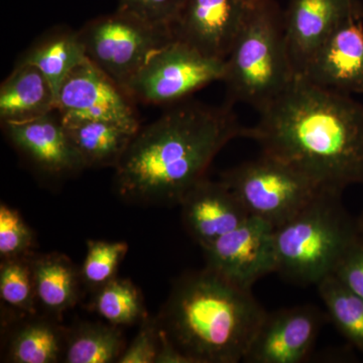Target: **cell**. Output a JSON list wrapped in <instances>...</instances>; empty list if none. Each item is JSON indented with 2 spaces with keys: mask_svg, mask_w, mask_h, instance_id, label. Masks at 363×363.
Instances as JSON below:
<instances>
[{
  "mask_svg": "<svg viewBox=\"0 0 363 363\" xmlns=\"http://www.w3.org/2000/svg\"><path fill=\"white\" fill-rule=\"evenodd\" d=\"M245 138L304 173L322 188L343 193L363 184V104L351 95L297 75L260 109Z\"/></svg>",
  "mask_w": 363,
  "mask_h": 363,
  "instance_id": "1",
  "label": "cell"
},
{
  "mask_svg": "<svg viewBox=\"0 0 363 363\" xmlns=\"http://www.w3.org/2000/svg\"><path fill=\"white\" fill-rule=\"evenodd\" d=\"M245 133L230 104L179 102L136 133L116 167L117 195L135 204L180 205L217 154Z\"/></svg>",
  "mask_w": 363,
  "mask_h": 363,
  "instance_id": "2",
  "label": "cell"
},
{
  "mask_svg": "<svg viewBox=\"0 0 363 363\" xmlns=\"http://www.w3.org/2000/svg\"><path fill=\"white\" fill-rule=\"evenodd\" d=\"M266 315L252 289L206 267L177 279L157 321L191 363H238Z\"/></svg>",
  "mask_w": 363,
  "mask_h": 363,
  "instance_id": "3",
  "label": "cell"
},
{
  "mask_svg": "<svg viewBox=\"0 0 363 363\" xmlns=\"http://www.w3.org/2000/svg\"><path fill=\"white\" fill-rule=\"evenodd\" d=\"M229 102L257 111L276 99L297 76L289 52L285 18L274 0L248 4L245 23L225 60Z\"/></svg>",
  "mask_w": 363,
  "mask_h": 363,
  "instance_id": "4",
  "label": "cell"
},
{
  "mask_svg": "<svg viewBox=\"0 0 363 363\" xmlns=\"http://www.w3.org/2000/svg\"><path fill=\"white\" fill-rule=\"evenodd\" d=\"M341 195L325 190L290 220L274 228L277 272L301 285H317L334 274L359 238L357 222L346 211Z\"/></svg>",
  "mask_w": 363,
  "mask_h": 363,
  "instance_id": "5",
  "label": "cell"
},
{
  "mask_svg": "<svg viewBox=\"0 0 363 363\" xmlns=\"http://www.w3.org/2000/svg\"><path fill=\"white\" fill-rule=\"evenodd\" d=\"M220 180L250 216L274 228L290 220L326 190L298 169L266 154L224 172Z\"/></svg>",
  "mask_w": 363,
  "mask_h": 363,
  "instance_id": "6",
  "label": "cell"
},
{
  "mask_svg": "<svg viewBox=\"0 0 363 363\" xmlns=\"http://www.w3.org/2000/svg\"><path fill=\"white\" fill-rule=\"evenodd\" d=\"M78 33L86 58L123 90L150 57L174 39L171 28L147 25L117 9L88 21Z\"/></svg>",
  "mask_w": 363,
  "mask_h": 363,
  "instance_id": "7",
  "label": "cell"
},
{
  "mask_svg": "<svg viewBox=\"0 0 363 363\" xmlns=\"http://www.w3.org/2000/svg\"><path fill=\"white\" fill-rule=\"evenodd\" d=\"M225 61L210 58L173 39L157 49L124 88L133 101L169 105L222 81Z\"/></svg>",
  "mask_w": 363,
  "mask_h": 363,
  "instance_id": "8",
  "label": "cell"
},
{
  "mask_svg": "<svg viewBox=\"0 0 363 363\" xmlns=\"http://www.w3.org/2000/svg\"><path fill=\"white\" fill-rule=\"evenodd\" d=\"M203 252L207 267L242 288L252 289L259 279L278 271L274 227L257 217Z\"/></svg>",
  "mask_w": 363,
  "mask_h": 363,
  "instance_id": "9",
  "label": "cell"
},
{
  "mask_svg": "<svg viewBox=\"0 0 363 363\" xmlns=\"http://www.w3.org/2000/svg\"><path fill=\"white\" fill-rule=\"evenodd\" d=\"M130 95L86 59L60 87L57 111L63 119L106 121L140 130Z\"/></svg>",
  "mask_w": 363,
  "mask_h": 363,
  "instance_id": "10",
  "label": "cell"
},
{
  "mask_svg": "<svg viewBox=\"0 0 363 363\" xmlns=\"http://www.w3.org/2000/svg\"><path fill=\"white\" fill-rule=\"evenodd\" d=\"M300 76L326 89L363 94V9L357 0Z\"/></svg>",
  "mask_w": 363,
  "mask_h": 363,
  "instance_id": "11",
  "label": "cell"
},
{
  "mask_svg": "<svg viewBox=\"0 0 363 363\" xmlns=\"http://www.w3.org/2000/svg\"><path fill=\"white\" fill-rule=\"evenodd\" d=\"M247 9L243 0H186L172 35L205 56L225 61Z\"/></svg>",
  "mask_w": 363,
  "mask_h": 363,
  "instance_id": "12",
  "label": "cell"
},
{
  "mask_svg": "<svg viewBox=\"0 0 363 363\" xmlns=\"http://www.w3.org/2000/svg\"><path fill=\"white\" fill-rule=\"evenodd\" d=\"M323 316L312 306L267 313L243 362L298 363L309 357Z\"/></svg>",
  "mask_w": 363,
  "mask_h": 363,
  "instance_id": "13",
  "label": "cell"
},
{
  "mask_svg": "<svg viewBox=\"0 0 363 363\" xmlns=\"http://www.w3.org/2000/svg\"><path fill=\"white\" fill-rule=\"evenodd\" d=\"M1 125L11 145L45 175L65 177L85 169L58 111Z\"/></svg>",
  "mask_w": 363,
  "mask_h": 363,
  "instance_id": "14",
  "label": "cell"
},
{
  "mask_svg": "<svg viewBox=\"0 0 363 363\" xmlns=\"http://www.w3.org/2000/svg\"><path fill=\"white\" fill-rule=\"evenodd\" d=\"M180 206L184 225L202 250L252 217L221 180L203 179L189 191Z\"/></svg>",
  "mask_w": 363,
  "mask_h": 363,
  "instance_id": "15",
  "label": "cell"
},
{
  "mask_svg": "<svg viewBox=\"0 0 363 363\" xmlns=\"http://www.w3.org/2000/svg\"><path fill=\"white\" fill-rule=\"evenodd\" d=\"M355 0H290L284 13L289 52L297 75L334 28L348 13Z\"/></svg>",
  "mask_w": 363,
  "mask_h": 363,
  "instance_id": "16",
  "label": "cell"
},
{
  "mask_svg": "<svg viewBox=\"0 0 363 363\" xmlns=\"http://www.w3.org/2000/svg\"><path fill=\"white\" fill-rule=\"evenodd\" d=\"M30 259L38 305L45 315L60 321L80 300V269L64 253L35 252Z\"/></svg>",
  "mask_w": 363,
  "mask_h": 363,
  "instance_id": "17",
  "label": "cell"
},
{
  "mask_svg": "<svg viewBox=\"0 0 363 363\" xmlns=\"http://www.w3.org/2000/svg\"><path fill=\"white\" fill-rule=\"evenodd\" d=\"M57 111V95L44 74L30 64L16 63L0 86V121H23Z\"/></svg>",
  "mask_w": 363,
  "mask_h": 363,
  "instance_id": "18",
  "label": "cell"
},
{
  "mask_svg": "<svg viewBox=\"0 0 363 363\" xmlns=\"http://www.w3.org/2000/svg\"><path fill=\"white\" fill-rule=\"evenodd\" d=\"M68 328L59 320L39 314H23L9 330L6 362L13 363L63 362Z\"/></svg>",
  "mask_w": 363,
  "mask_h": 363,
  "instance_id": "19",
  "label": "cell"
},
{
  "mask_svg": "<svg viewBox=\"0 0 363 363\" xmlns=\"http://www.w3.org/2000/svg\"><path fill=\"white\" fill-rule=\"evenodd\" d=\"M63 123L85 169H116L140 130L106 121L63 119Z\"/></svg>",
  "mask_w": 363,
  "mask_h": 363,
  "instance_id": "20",
  "label": "cell"
},
{
  "mask_svg": "<svg viewBox=\"0 0 363 363\" xmlns=\"http://www.w3.org/2000/svg\"><path fill=\"white\" fill-rule=\"evenodd\" d=\"M86 59L84 45L78 32L55 28L30 45L16 63L37 67L58 97L60 87L69 74Z\"/></svg>",
  "mask_w": 363,
  "mask_h": 363,
  "instance_id": "21",
  "label": "cell"
},
{
  "mask_svg": "<svg viewBox=\"0 0 363 363\" xmlns=\"http://www.w3.org/2000/svg\"><path fill=\"white\" fill-rule=\"evenodd\" d=\"M126 346L119 327L107 322H82L68 329L63 362H117Z\"/></svg>",
  "mask_w": 363,
  "mask_h": 363,
  "instance_id": "22",
  "label": "cell"
},
{
  "mask_svg": "<svg viewBox=\"0 0 363 363\" xmlns=\"http://www.w3.org/2000/svg\"><path fill=\"white\" fill-rule=\"evenodd\" d=\"M318 292L336 328L363 353V298L330 274L317 284Z\"/></svg>",
  "mask_w": 363,
  "mask_h": 363,
  "instance_id": "23",
  "label": "cell"
},
{
  "mask_svg": "<svg viewBox=\"0 0 363 363\" xmlns=\"http://www.w3.org/2000/svg\"><path fill=\"white\" fill-rule=\"evenodd\" d=\"M94 293L93 310L107 323L130 326L149 315L142 293L130 279L116 277Z\"/></svg>",
  "mask_w": 363,
  "mask_h": 363,
  "instance_id": "24",
  "label": "cell"
},
{
  "mask_svg": "<svg viewBox=\"0 0 363 363\" xmlns=\"http://www.w3.org/2000/svg\"><path fill=\"white\" fill-rule=\"evenodd\" d=\"M30 257L1 259L0 298L4 304L23 314H38Z\"/></svg>",
  "mask_w": 363,
  "mask_h": 363,
  "instance_id": "25",
  "label": "cell"
},
{
  "mask_svg": "<svg viewBox=\"0 0 363 363\" xmlns=\"http://www.w3.org/2000/svg\"><path fill=\"white\" fill-rule=\"evenodd\" d=\"M128 252L124 241L88 240L87 252L81 267L83 284L96 291L116 278L117 271Z\"/></svg>",
  "mask_w": 363,
  "mask_h": 363,
  "instance_id": "26",
  "label": "cell"
},
{
  "mask_svg": "<svg viewBox=\"0 0 363 363\" xmlns=\"http://www.w3.org/2000/svg\"><path fill=\"white\" fill-rule=\"evenodd\" d=\"M37 240L20 212L6 203L0 205V257H26L35 253Z\"/></svg>",
  "mask_w": 363,
  "mask_h": 363,
  "instance_id": "27",
  "label": "cell"
},
{
  "mask_svg": "<svg viewBox=\"0 0 363 363\" xmlns=\"http://www.w3.org/2000/svg\"><path fill=\"white\" fill-rule=\"evenodd\" d=\"M186 0H118L117 11L157 28H171Z\"/></svg>",
  "mask_w": 363,
  "mask_h": 363,
  "instance_id": "28",
  "label": "cell"
},
{
  "mask_svg": "<svg viewBox=\"0 0 363 363\" xmlns=\"http://www.w3.org/2000/svg\"><path fill=\"white\" fill-rule=\"evenodd\" d=\"M161 346V329L157 318L147 315L117 363H156Z\"/></svg>",
  "mask_w": 363,
  "mask_h": 363,
  "instance_id": "29",
  "label": "cell"
},
{
  "mask_svg": "<svg viewBox=\"0 0 363 363\" xmlns=\"http://www.w3.org/2000/svg\"><path fill=\"white\" fill-rule=\"evenodd\" d=\"M333 274L363 298V238L360 235L339 262Z\"/></svg>",
  "mask_w": 363,
  "mask_h": 363,
  "instance_id": "30",
  "label": "cell"
},
{
  "mask_svg": "<svg viewBox=\"0 0 363 363\" xmlns=\"http://www.w3.org/2000/svg\"><path fill=\"white\" fill-rule=\"evenodd\" d=\"M160 326V325H159ZM161 329V327H160ZM156 363H191L185 355L177 350L176 346L169 341L168 336L161 329V346Z\"/></svg>",
  "mask_w": 363,
  "mask_h": 363,
  "instance_id": "31",
  "label": "cell"
},
{
  "mask_svg": "<svg viewBox=\"0 0 363 363\" xmlns=\"http://www.w3.org/2000/svg\"><path fill=\"white\" fill-rule=\"evenodd\" d=\"M358 231H359L360 238H363V213L360 217L359 220L357 221Z\"/></svg>",
  "mask_w": 363,
  "mask_h": 363,
  "instance_id": "32",
  "label": "cell"
},
{
  "mask_svg": "<svg viewBox=\"0 0 363 363\" xmlns=\"http://www.w3.org/2000/svg\"><path fill=\"white\" fill-rule=\"evenodd\" d=\"M243 1H245V4H252V2H255V0H243Z\"/></svg>",
  "mask_w": 363,
  "mask_h": 363,
  "instance_id": "33",
  "label": "cell"
}]
</instances>
